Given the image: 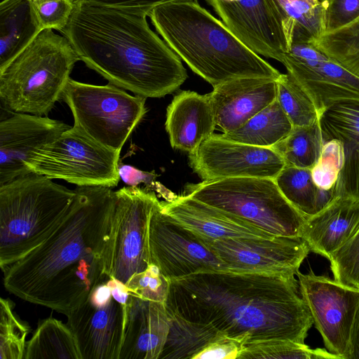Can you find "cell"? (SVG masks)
I'll use <instances>...</instances> for the list:
<instances>
[{"mask_svg": "<svg viewBox=\"0 0 359 359\" xmlns=\"http://www.w3.org/2000/svg\"><path fill=\"white\" fill-rule=\"evenodd\" d=\"M165 126L173 149L195 151L217 127L208 94L183 90L175 95L167 108Z\"/></svg>", "mask_w": 359, "mask_h": 359, "instance_id": "22", "label": "cell"}, {"mask_svg": "<svg viewBox=\"0 0 359 359\" xmlns=\"http://www.w3.org/2000/svg\"><path fill=\"white\" fill-rule=\"evenodd\" d=\"M243 344L224 337L206 346L194 359H238Z\"/></svg>", "mask_w": 359, "mask_h": 359, "instance_id": "41", "label": "cell"}, {"mask_svg": "<svg viewBox=\"0 0 359 359\" xmlns=\"http://www.w3.org/2000/svg\"><path fill=\"white\" fill-rule=\"evenodd\" d=\"M299 291L326 349L337 359H348L353 323L359 308V288L312 271L299 270Z\"/></svg>", "mask_w": 359, "mask_h": 359, "instance_id": "12", "label": "cell"}, {"mask_svg": "<svg viewBox=\"0 0 359 359\" xmlns=\"http://www.w3.org/2000/svg\"><path fill=\"white\" fill-rule=\"evenodd\" d=\"M337 359L327 349L311 348L304 343L287 339H266L244 343L238 359Z\"/></svg>", "mask_w": 359, "mask_h": 359, "instance_id": "33", "label": "cell"}, {"mask_svg": "<svg viewBox=\"0 0 359 359\" xmlns=\"http://www.w3.org/2000/svg\"><path fill=\"white\" fill-rule=\"evenodd\" d=\"M8 299H0V359H22L29 326L13 311Z\"/></svg>", "mask_w": 359, "mask_h": 359, "instance_id": "35", "label": "cell"}, {"mask_svg": "<svg viewBox=\"0 0 359 359\" xmlns=\"http://www.w3.org/2000/svg\"><path fill=\"white\" fill-rule=\"evenodd\" d=\"M184 194L277 236L302 237L307 218L285 198L271 178L236 177L188 183Z\"/></svg>", "mask_w": 359, "mask_h": 359, "instance_id": "7", "label": "cell"}, {"mask_svg": "<svg viewBox=\"0 0 359 359\" xmlns=\"http://www.w3.org/2000/svg\"><path fill=\"white\" fill-rule=\"evenodd\" d=\"M311 43L359 76V17L344 27L323 34Z\"/></svg>", "mask_w": 359, "mask_h": 359, "instance_id": "32", "label": "cell"}, {"mask_svg": "<svg viewBox=\"0 0 359 359\" xmlns=\"http://www.w3.org/2000/svg\"><path fill=\"white\" fill-rule=\"evenodd\" d=\"M276 100L293 126H307L318 120L314 103L287 72L276 79Z\"/></svg>", "mask_w": 359, "mask_h": 359, "instance_id": "34", "label": "cell"}, {"mask_svg": "<svg viewBox=\"0 0 359 359\" xmlns=\"http://www.w3.org/2000/svg\"><path fill=\"white\" fill-rule=\"evenodd\" d=\"M359 229V201L336 197L306 218L302 238L310 251L326 257L345 245Z\"/></svg>", "mask_w": 359, "mask_h": 359, "instance_id": "24", "label": "cell"}, {"mask_svg": "<svg viewBox=\"0 0 359 359\" xmlns=\"http://www.w3.org/2000/svg\"><path fill=\"white\" fill-rule=\"evenodd\" d=\"M42 29L58 32L67 24L74 8V0H31Z\"/></svg>", "mask_w": 359, "mask_h": 359, "instance_id": "39", "label": "cell"}, {"mask_svg": "<svg viewBox=\"0 0 359 359\" xmlns=\"http://www.w3.org/2000/svg\"><path fill=\"white\" fill-rule=\"evenodd\" d=\"M120 151L90 138L76 126L35 149L26 163L31 172L79 187L117 186Z\"/></svg>", "mask_w": 359, "mask_h": 359, "instance_id": "9", "label": "cell"}, {"mask_svg": "<svg viewBox=\"0 0 359 359\" xmlns=\"http://www.w3.org/2000/svg\"><path fill=\"white\" fill-rule=\"evenodd\" d=\"M24 359H81V355L69 326L48 318L39 323L27 342Z\"/></svg>", "mask_w": 359, "mask_h": 359, "instance_id": "30", "label": "cell"}, {"mask_svg": "<svg viewBox=\"0 0 359 359\" xmlns=\"http://www.w3.org/2000/svg\"><path fill=\"white\" fill-rule=\"evenodd\" d=\"M198 236L230 271L234 272L296 275L311 252L306 242L299 236L218 240Z\"/></svg>", "mask_w": 359, "mask_h": 359, "instance_id": "14", "label": "cell"}, {"mask_svg": "<svg viewBox=\"0 0 359 359\" xmlns=\"http://www.w3.org/2000/svg\"><path fill=\"white\" fill-rule=\"evenodd\" d=\"M328 260L335 280L359 288V229Z\"/></svg>", "mask_w": 359, "mask_h": 359, "instance_id": "38", "label": "cell"}, {"mask_svg": "<svg viewBox=\"0 0 359 359\" xmlns=\"http://www.w3.org/2000/svg\"><path fill=\"white\" fill-rule=\"evenodd\" d=\"M132 295L142 299L165 303L169 292L170 280L154 264L133 275L126 284Z\"/></svg>", "mask_w": 359, "mask_h": 359, "instance_id": "37", "label": "cell"}, {"mask_svg": "<svg viewBox=\"0 0 359 359\" xmlns=\"http://www.w3.org/2000/svg\"><path fill=\"white\" fill-rule=\"evenodd\" d=\"M168 316L169 331L158 359H194L210 344L226 337L210 325L168 312Z\"/></svg>", "mask_w": 359, "mask_h": 359, "instance_id": "29", "label": "cell"}, {"mask_svg": "<svg viewBox=\"0 0 359 359\" xmlns=\"http://www.w3.org/2000/svg\"><path fill=\"white\" fill-rule=\"evenodd\" d=\"M323 142L319 121L307 126H293L291 132L272 147L286 165L311 169L318 162Z\"/></svg>", "mask_w": 359, "mask_h": 359, "instance_id": "31", "label": "cell"}, {"mask_svg": "<svg viewBox=\"0 0 359 359\" xmlns=\"http://www.w3.org/2000/svg\"><path fill=\"white\" fill-rule=\"evenodd\" d=\"M41 30L31 0H1L0 69L20 53Z\"/></svg>", "mask_w": 359, "mask_h": 359, "instance_id": "26", "label": "cell"}, {"mask_svg": "<svg viewBox=\"0 0 359 359\" xmlns=\"http://www.w3.org/2000/svg\"><path fill=\"white\" fill-rule=\"evenodd\" d=\"M189 164L203 181L236 177L274 179L285 163L272 147H260L213 134L194 152Z\"/></svg>", "mask_w": 359, "mask_h": 359, "instance_id": "16", "label": "cell"}, {"mask_svg": "<svg viewBox=\"0 0 359 359\" xmlns=\"http://www.w3.org/2000/svg\"><path fill=\"white\" fill-rule=\"evenodd\" d=\"M344 161L343 148L337 140L323 142L318 162L311 169L314 184L320 189L335 187Z\"/></svg>", "mask_w": 359, "mask_h": 359, "instance_id": "36", "label": "cell"}, {"mask_svg": "<svg viewBox=\"0 0 359 359\" xmlns=\"http://www.w3.org/2000/svg\"><path fill=\"white\" fill-rule=\"evenodd\" d=\"M348 359H359V308L351 329Z\"/></svg>", "mask_w": 359, "mask_h": 359, "instance_id": "44", "label": "cell"}, {"mask_svg": "<svg viewBox=\"0 0 359 359\" xmlns=\"http://www.w3.org/2000/svg\"><path fill=\"white\" fill-rule=\"evenodd\" d=\"M168 313L210 325L242 344L304 343L313 324L294 275L205 271L170 280Z\"/></svg>", "mask_w": 359, "mask_h": 359, "instance_id": "1", "label": "cell"}, {"mask_svg": "<svg viewBox=\"0 0 359 359\" xmlns=\"http://www.w3.org/2000/svg\"><path fill=\"white\" fill-rule=\"evenodd\" d=\"M274 180L285 198L306 217L318 213L336 198L335 187L318 188L309 168L285 165Z\"/></svg>", "mask_w": 359, "mask_h": 359, "instance_id": "27", "label": "cell"}, {"mask_svg": "<svg viewBox=\"0 0 359 359\" xmlns=\"http://www.w3.org/2000/svg\"><path fill=\"white\" fill-rule=\"evenodd\" d=\"M74 190L57 229L2 271L9 292L66 316L109 277L105 255L114 191L103 186H77Z\"/></svg>", "mask_w": 359, "mask_h": 359, "instance_id": "2", "label": "cell"}, {"mask_svg": "<svg viewBox=\"0 0 359 359\" xmlns=\"http://www.w3.org/2000/svg\"><path fill=\"white\" fill-rule=\"evenodd\" d=\"M281 63L310 97L319 115L336 102L359 100V76L311 43H292Z\"/></svg>", "mask_w": 359, "mask_h": 359, "instance_id": "15", "label": "cell"}, {"mask_svg": "<svg viewBox=\"0 0 359 359\" xmlns=\"http://www.w3.org/2000/svg\"><path fill=\"white\" fill-rule=\"evenodd\" d=\"M208 95L217 126L228 133L241 127L276 100V79L240 77L214 87Z\"/></svg>", "mask_w": 359, "mask_h": 359, "instance_id": "19", "label": "cell"}, {"mask_svg": "<svg viewBox=\"0 0 359 359\" xmlns=\"http://www.w3.org/2000/svg\"><path fill=\"white\" fill-rule=\"evenodd\" d=\"M148 17L181 60L213 88L240 77L277 79L281 74L196 0L157 6Z\"/></svg>", "mask_w": 359, "mask_h": 359, "instance_id": "4", "label": "cell"}, {"mask_svg": "<svg viewBox=\"0 0 359 359\" xmlns=\"http://www.w3.org/2000/svg\"><path fill=\"white\" fill-rule=\"evenodd\" d=\"M162 210L198 236L212 239L264 238L273 236L231 212L187 195L161 201Z\"/></svg>", "mask_w": 359, "mask_h": 359, "instance_id": "20", "label": "cell"}, {"mask_svg": "<svg viewBox=\"0 0 359 359\" xmlns=\"http://www.w3.org/2000/svg\"><path fill=\"white\" fill-rule=\"evenodd\" d=\"M222 22L259 55L281 62L288 46L266 0H205Z\"/></svg>", "mask_w": 359, "mask_h": 359, "instance_id": "17", "label": "cell"}, {"mask_svg": "<svg viewBox=\"0 0 359 359\" xmlns=\"http://www.w3.org/2000/svg\"><path fill=\"white\" fill-rule=\"evenodd\" d=\"M71 126L46 116L15 113L0 122V186L31 172L27 162L36 149Z\"/></svg>", "mask_w": 359, "mask_h": 359, "instance_id": "18", "label": "cell"}, {"mask_svg": "<svg viewBox=\"0 0 359 359\" xmlns=\"http://www.w3.org/2000/svg\"><path fill=\"white\" fill-rule=\"evenodd\" d=\"M148 238L151 263L170 280L199 272L229 271L196 233L162 210L161 201L151 212Z\"/></svg>", "mask_w": 359, "mask_h": 359, "instance_id": "13", "label": "cell"}, {"mask_svg": "<svg viewBox=\"0 0 359 359\" xmlns=\"http://www.w3.org/2000/svg\"><path fill=\"white\" fill-rule=\"evenodd\" d=\"M318 121L323 142L337 140L343 148L336 197L359 201V100L333 103L320 114Z\"/></svg>", "mask_w": 359, "mask_h": 359, "instance_id": "21", "label": "cell"}, {"mask_svg": "<svg viewBox=\"0 0 359 359\" xmlns=\"http://www.w3.org/2000/svg\"><path fill=\"white\" fill-rule=\"evenodd\" d=\"M75 1H85L93 4L129 8L142 13L147 16L149 12L157 6L173 1L184 0H74Z\"/></svg>", "mask_w": 359, "mask_h": 359, "instance_id": "42", "label": "cell"}, {"mask_svg": "<svg viewBox=\"0 0 359 359\" xmlns=\"http://www.w3.org/2000/svg\"><path fill=\"white\" fill-rule=\"evenodd\" d=\"M358 17L359 0H330L325 13V33L344 27Z\"/></svg>", "mask_w": 359, "mask_h": 359, "instance_id": "40", "label": "cell"}, {"mask_svg": "<svg viewBox=\"0 0 359 359\" xmlns=\"http://www.w3.org/2000/svg\"><path fill=\"white\" fill-rule=\"evenodd\" d=\"M159 202L153 191L124 187L114 191L105 264L106 273L124 284L151 264L149 223Z\"/></svg>", "mask_w": 359, "mask_h": 359, "instance_id": "11", "label": "cell"}, {"mask_svg": "<svg viewBox=\"0 0 359 359\" xmlns=\"http://www.w3.org/2000/svg\"><path fill=\"white\" fill-rule=\"evenodd\" d=\"M330 0H266L280 26L288 49L294 42L313 43L325 32Z\"/></svg>", "mask_w": 359, "mask_h": 359, "instance_id": "25", "label": "cell"}, {"mask_svg": "<svg viewBox=\"0 0 359 359\" xmlns=\"http://www.w3.org/2000/svg\"><path fill=\"white\" fill-rule=\"evenodd\" d=\"M168 331L165 303L133 295L119 359H158Z\"/></svg>", "mask_w": 359, "mask_h": 359, "instance_id": "23", "label": "cell"}, {"mask_svg": "<svg viewBox=\"0 0 359 359\" xmlns=\"http://www.w3.org/2000/svg\"><path fill=\"white\" fill-rule=\"evenodd\" d=\"M75 190L34 172L0 186L1 271L43 243L59 226Z\"/></svg>", "mask_w": 359, "mask_h": 359, "instance_id": "5", "label": "cell"}, {"mask_svg": "<svg viewBox=\"0 0 359 359\" xmlns=\"http://www.w3.org/2000/svg\"><path fill=\"white\" fill-rule=\"evenodd\" d=\"M74 126L98 143L120 151L147 112L146 98L113 84L81 83L69 79L62 95Z\"/></svg>", "mask_w": 359, "mask_h": 359, "instance_id": "8", "label": "cell"}, {"mask_svg": "<svg viewBox=\"0 0 359 359\" xmlns=\"http://www.w3.org/2000/svg\"><path fill=\"white\" fill-rule=\"evenodd\" d=\"M293 125L276 100L241 127L223 133L224 139L260 147H272L283 140Z\"/></svg>", "mask_w": 359, "mask_h": 359, "instance_id": "28", "label": "cell"}, {"mask_svg": "<svg viewBox=\"0 0 359 359\" xmlns=\"http://www.w3.org/2000/svg\"><path fill=\"white\" fill-rule=\"evenodd\" d=\"M80 60L68 39L44 29L0 69L1 103L15 113L48 114Z\"/></svg>", "mask_w": 359, "mask_h": 359, "instance_id": "6", "label": "cell"}, {"mask_svg": "<svg viewBox=\"0 0 359 359\" xmlns=\"http://www.w3.org/2000/svg\"><path fill=\"white\" fill-rule=\"evenodd\" d=\"M120 178L129 186L137 187L140 183H149L154 179L152 173L143 172L129 165L118 166Z\"/></svg>", "mask_w": 359, "mask_h": 359, "instance_id": "43", "label": "cell"}, {"mask_svg": "<svg viewBox=\"0 0 359 359\" xmlns=\"http://www.w3.org/2000/svg\"><path fill=\"white\" fill-rule=\"evenodd\" d=\"M132 296L109 276L67 316L81 359H119Z\"/></svg>", "mask_w": 359, "mask_h": 359, "instance_id": "10", "label": "cell"}, {"mask_svg": "<svg viewBox=\"0 0 359 359\" xmlns=\"http://www.w3.org/2000/svg\"><path fill=\"white\" fill-rule=\"evenodd\" d=\"M59 31L79 60L109 83L145 98L177 90L187 79L181 59L149 27L147 15L129 9L75 1Z\"/></svg>", "mask_w": 359, "mask_h": 359, "instance_id": "3", "label": "cell"}]
</instances>
